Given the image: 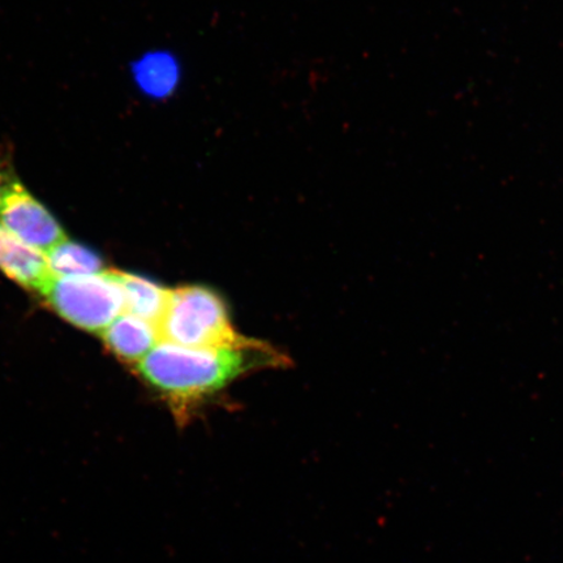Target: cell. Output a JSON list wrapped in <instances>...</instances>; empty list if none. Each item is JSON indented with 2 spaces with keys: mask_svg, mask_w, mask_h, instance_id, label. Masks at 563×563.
<instances>
[{
  "mask_svg": "<svg viewBox=\"0 0 563 563\" xmlns=\"http://www.w3.org/2000/svg\"><path fill=\"white\" fill-rule=\"evenodd\" d=\"M284 364V356L267 344L249 340L239 346L189 349L159 342L143 361L137 372L162 397L176 417L188 412L238 378L255 369Z\"/></svg>",
  "mask_w": 563,
  "mask_h": 563,
  "instance_id": "cell-1",
  "label": "cell"
},
{
  "mask_svg": "<svg viewBox=\"0 0 563 563\" xmlns=\"http://www.w3.org/2000/svg\"><path fill=\"white\" fill-rule=\"evenodd\" d=\"M157 329L161 342L189 349L239 346L250 340L235 332L223 300L202 286L172 290Z\"/></svg>",
  "mask_w": 563,
  "mask_h": 563,
  "instance_id": "cell-2",
  "label": "cell"
},
{
  "mask_svg": "<svg viewBox=\"0 0 563 563\" xmlns=\"http://www.w3.org/2000/svg\"><path fill=\"white\" fill-rule=\"evenodd\" d=\"M40 294L63 319L91 333L104 332L125 313L124 291L115 272L52 277Z\"/></svg>",
  "mask_w": 563,
  "mask_h": 563,
  "instance_id": "cell-3",
  "label": "cell"
},
{
  "mask_svg": "<svg viewBox=\"0 0 563 563\" xmlns=\"http://www.w3.org/2000/svg\"><path fill=\"white\" fill-rule=\"evenodd\" d=\"M0 224L44 253L67 239L51 211L15 178L7 180L0 192Z\"/></svg>",
  "mask_w": 563,
  "mask_h": 563,
  "instance_id": "cell-4",
  "label": "cell"
},
{
  "mask_svg": "<svg viewBox=\"0 0 563 563\" xmlns=\"http://www.w3.org/2000/svg\"><path fill=\"white\" fill-rule=\"evenodd\" d=\"M0 271L18 284L41 291L51 279L44 252L33 249L0 224Z\"/></svg>",
  "mask_w": 563,
  "mask_h": 563,
  "instance_id": "cell-5",
  "label": "cell"
},
{
  "mask_svg": "<svg viewBox=\"0 0 563 563\" xmlns=\"http://www.w3.org/2000/svg\"><path fill=\"white\" fill-rule=\"evenodd\" d=\"M101 334L106 346L126 363H140L161 342L153 323L126 312Z\"/></svg>",
  "mask_w": 563,
  "mask_h": 563,
  "instance_id": "cell-6",
  "label": "cell"
},
{
  "mask_svg": "<svg viewBox=\"0 0 563 563\" xmlns=\"http://www.w3.org/2000/svg\"><path fill=\"white\" fill-rule=\"evenodd\" d=\"M137 87L153 100H167L178 91L183 69L178 58L168 52L146 53L133 65Z\"/></svg>",
  "mask_w": 563,
  "mask_h": 563,
  "instance_id": "cell-7",
  "label": "cell"
},
{
  "mask_svg": "<svg viewBox=\"0 0 563 563\" xmlns=\"http://www.w3.org/2000/svg\"><path fill=\"white\" fill-rule=\"evenodd\" d=\"M117 277L123 287L125 312L157 328L166 311L172 290L133 274L117 273Z\"/></svg>",
  "mask_w": 563,
  "mask_h": 563,
  "instance_id": "cell-8",
  "label": "cell"
},
{
  "mask_svg": "<svg viewBox=\"0 0 563 563\" xmlns=\"http://www.w3.org/2000/svg\"><path fill=\"white\" fill-rule=\"evenodd\" d=\"M53 277L96 276L103 272V260L81 244L63 241L45 253Z\"/></svg>",
  "mask_w": 563,
  "mask_h": 563,
  "instance_id": "cell-9",
  "label": "cell"
},
{
  "mask_svg": "<svg viewBox=\"0 0 563 563\" xmlns=\"http://www.w3.org/2000/svg\"><path fill=\"white\" fill-rule=\"evenodd\" d=\"M11 178L9 173H4L2 168H0V192H2V189L7 183Z\"/></svg>",
  "mask_w": 563,
  "mask_h": 563,
  "instance_id": "cell-10",
  "label": "cell"
}]
</instances>
